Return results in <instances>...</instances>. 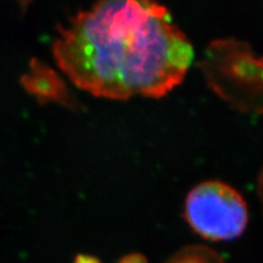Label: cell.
Masks as SVG:
<instances>
[{
	"instance_id": "obj_1",
	"label": "cell",
	"mask_w": 263,
	"mask_h": 263,
	"mask_svg": "<svg viewBox=\"0 0 263 263\" xmlns=\"http://www.w3.org/2000/svg\"><path fill=\"white\" fill-rule=\"evenodd\" d=\"M57 30L53 56L59 67L73 85L111 100L167 96L194 57L170 10L154 2L102 0Z\"/></svg>"
},
{
	"instance_id": "obj_2",
	"label": "cell",
	"mask_w": 263,
	"mask_h": 263,
	"mask_svg": "<svg viewBox=\"0 0 263 263\" xmlns=\"http://www.w3.org/2000/svg\"><path fill=\"white\" fill-rule=\"evenodd\" d=\"M209 88L238 112L263 115V56L233 36L212 40L197 62Z\"/></svg>"
},
{
	"instance_id": "obj_3",
	"label": "cell",
	"mask_w": 263,
	"mask_h": 263,
	"mask_svg": "<svg viewBox=\"0 0 263 263\" xmlns=\"http://www.w3.org/2000/svg\"><path fill=\"white\" fill-rule=\"evenodd\" d=\"M183 214L186 223L204 239L229 241L248 226V204L241 193L224 181L205 180L187 192Z\"/></svg>"
},
{
	"instance_id": "obj_4",
	"label": "cell",
	"mask_w": 263,
	"mask_h": 263,
	"mask_svg": "<svg viewBox=\"0 0 263 263\" xmlns=\"http://www.w3.org/2000/svg\"><path fill=\"white\" fill-rule=\"evenodd\" d=\"M166 263H225L223 257L204 245H189L178 250Z\"/></svg>"
},
{
	"instance_id": "obj_5",
	"label": "cell",
	"mask_w": 263,
	"mask_h": 263,
	"mask_svg": "<svg viewBox=\"0 0 263 263\" xmlns=\"http://www.w3.org/2000/svg\"><path fill=\"white\" fill-rule=\"evenodd\" d=\"M118 263H148V260L142 253H129L122 257Z\"/></svg>"
},
{
	"instance_id": "obj_6",
	"label": "cell",
	"mask_w": 263,
	"mask_h": 263,
	"mask_svg": "<svg viewBox=\"0 0 263 263\" xmlns=\"http://www.w3.org/2000/svg\"><path fill=\"white\" fill-rule=\"evenodd\" d=\"M257 193H258L259 202H260L262 214H263V168L259 172L258 178H257Z\"/></svg>"
},
{
	"instance_id": "obj_7",
	"label": "cell",
	"mask_w": 263,
	"mask_h": 263,
	"mask_svg": "<svg viewBox=\"0 0 263 263\" xmlns=\"http://www.w3.org/2000/svg\"><path fill=\"white\" fill-rule=\"evenodd\" d=\"M73 263H102L100 259L90 254H78Z\"/></svg>"
}]
</instances>
